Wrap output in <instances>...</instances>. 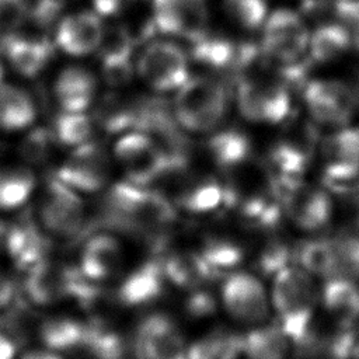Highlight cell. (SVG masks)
<instances>
[{
	"label": "cell",
	"instance_id": "cell-1",
	"mask_svg": "<svg viewBox=\"0 0 359 359\" xmlns=\"http://www.w3.org/2000/svg\"><path fill=\"white\" fill-rule=\"evenodd\" d=\"M318 296L314 276L299 265H286L273 275L271 306L293 344H302L309 335Z\"/></svg>",
	"mask_w": 359,
	"mask_h": 359
},
{
	"label": "cell",
	"instance_id": "cell-2",
	"mask_svg": "<svg viewBox=\"0 0 359 359\" xmlns=\"http://www.w3.org/2000/svg\"><path fill=\"white\" fill-rule=\"evenodd\" d=\"M111 202L118 219L129 229L143 234L161 233L177 219V210L171 201L147 185L121 182L115 185Z\"/></svg>",
	"mask_w": 359,
	"mask_h": 359
},
{
	"label": "cell",
	"instance_id": "cell-3",
	"mask_svg": "<svg viewBox=\"0 0 359 359\" xmlns=\"http://www.w3.org/2000/svg\"><path fill=\"white\" fill-rule=\"evenodd\" d=\"M229 94L226 87L210 77L188 79L177 90L174 114L182 128L189 132H210L226 116Z\"/></svg>",
	"mask_w": 359,
	"mask_h": 359
},
{
	"label": "cell",
	"instance_id": "cell-4",
	"mask_svg": "<svg viewBox=\"0 0 359 359\" xmlns=\"http://www.w3.org/2000/svg\"><path fill=\"white\" fill-rule=\"evenodd\" d=\"M114 158L128 182L150 185L160 180L174 161L160 143L150 135L135 130L122 135L114 146Z\"/></svg>",
	"mask_w": 359,
	"mask_h": 359
},
{
	"label": "cell",
	"instance_id": "cell-5",
	"mask_svg": "<svg viewBox=\"0 0 359 359\" xmlns=\"http://www.w3.org/2000/svg\"><path fill=\"white\" fill-rule=\"evenodd\" d=\"M237 104L248 121L279 123L290 112V94L283 81L243 74L237 84Z\"/></svg>",
	"mask_w": 359,
	"mask_h": 359
},
{
	"label": "cell",
	"instance_id": "cell-6",
	"mask_svg": "<svg viewBox=\"0 0 359 359\" xmlns=\"http://www.w3.org/2000/svg\"><path fill=\"white\" fill-rule=\"evenodd\" d=\"M135 70L146 86L158 93L178 90L189 79L184 50L170 41L150 42L140 52Z\"/></svg>",
	"mask_w": 359,
	"mask_h": 359
},
{
	"label": "cell",
	"instance_id": "cell-7",
	"mask_svg": "<svg viewBox=\"0 0 359 359\" xmlns=\"http://www.w3.org/2000/svg\"><path fill=\"white\" fill-rule=\"evenodd\" d=\"M86 208L80 192L57 177L48 181L39 201V219L48 233L57 237L77 234L84 223Z\"/></svg>",
	"mask_w": 359,
	"mask_h": 359
},
{
	"label": "cell",
	"instance_id": "cell-8",
	"mask_svg": "<svg viewBox=\"0 0 359 359\" xmlns=\"http://www.w3.org/2000/svg\"><path fill=\"white\" fill-rule=\"evenodd\" d=\"M282 212L293 224L306 231L323 229L332 216V202L328 194L300 181L275 187Z\"/></svg>",
	"mask_w": 359,
	"mask_h": 359
},
{
	"label": "cell",
	"instance_id": "cell-9",
	"mask_svg": "<svg viewBox=\"0 0 359 359\" xmlns=\"http://www.w3.org/2000/svg\"><path fill=\"white\" fill-rule=\"evenodd\" d=\"M310 35L303 18L292 10H276L264 22L262 52L278 63L293 65L309 48Z\"/></svg>",
	"mask_w": 359,
	"mask_h": 359
},
{
	"label": "cell",
	"instance_id": "cell-10",
	"mask_svg": "<svg viewBox=\"0 0 359 359\" xmlns=\"http://www.w3.org/2000/svg\"><path fill=\"white\" fill-rule=\"evenodd\" d=\"M224 310L237 321L258 325L262 324L271 309V297L264 283L248 272H230L220 290Z\"/></svg>",
	"mask_w": 359,
	"mask_h": 359
},
{
	"label": "cell",
	"instance_id": "cell-11",
	"mask_svg": "<svg viewBox=\"0 0 359 359\" xmlns=\"http://www.w3.org/2000/svg\"><path fill=\"white\" fill-rule=\"evenodd\" d=\"M111 175V160L102 146L90 140L73 147L57 170V178L80 194L102 189Z\"/></svg>",
	"mask_w": 359,
	"mask_h": 359
},
{
	"label": "cell",
	"instance_id": "cell-12",
	"mask_svg": "<svg viewBox=\"0 0 359 359\" xmlns=\"http://www.w3.org/2000/svg\"><path fill=\"white\" fill-rule=\"evenodd\" d=\"M304 102L317 122L344 126L353 116L358 98L352 88L341 81L313 80L306 84Z\"/></svg>",
	"mask_w": 359,
	"mask_h": 359
},
{
	"label": "cell",
	"instance_id": "cell-13",
	"mask_svg": "<svg viewBox=\"0 0 359 359\" xmlns=\"http://www.w3.org/2000/svg\"><path fill=\"white\" fill-rule=\"evenodd\" d=\"M153 20L161 32L195 42L206 35L208 4L206 0H153Z\"/></svg>",
	"mask_w": 359,
	"mask_h": 359
},
{
	"label": "cell",
	"instance_id": "cell-14",
	"mask_svg": "<svg viewBox=\"0 0 359 359\" xmlns=\"http://www.w3.org/2000/svg\"><path fill=\"white\" fill-rule=\"evenodd\" d=\"M135 348L139 359H188V345L178 325L160 313L139 324Z\"/></svg>",
	"mask_w": 359,
	"mask_h": 359
},
{
	"label": "cell",
	"instance_id": "cell-15",
	"mask_svg": "<svg viewBox=\"0 0 359 359\" xmlns=\"http://www.w3.org/2000/svg\"><path fill=\"white\" fill-rule=\"evenodd\" d=\"M25 293L38 306H52L73 297L80 273L79 269L74 271L63 264L45 258L25 269Z\"/></svg>",
	"mask_w": 359,
	"mask_h": 359
},
{
	"label": "cell",
	"instance_id": "cell-16",
	"mask_svg": "<svg viewBox=\"0 0 359 359\" xmlns=\"http://www.w3.org/2000/svg\"><path fill=\"white\" fill-rule=\"evenodd\" d=\"M101 18L94 10L76 11L63 17L56 29L57 48L73 57L98 52L105 31Z\"/></svg>",
	"mask_w": 359,
	"mask_h": 359
},
{
	"label": "cell",
	"instance_id": "cell-17",
	"mask_svg": "<svg viewBox=\"0 0 359 359\" xmlns=\"http://www.w3.org/2000/svg\"><path fill=\"white\" fill-rule=\"evenodd\" d=\"M325 178L339 187L359 175V129L348 128L328 136L323 143Z\"/></svg>",
	"mask_w": 359,
	"mask_h": 359
},
{
	"label": "cell",
	"instance_id": "cell-18",
	"mask_svg": "<svg viewBox=\"0 0 359 359\" xmlns=\"http://www.w3.org/2000/svg\"><path fill=\"white\" fill-rule=\"evenodd\" d=\"M175 175L174 199L178 206L191 213H206L226 202L224 187L208 175L185 172V164L170 168Z\"/></svg>",
	"mask_w": 359,
	"mask_h": 359
},
{
	"label": "cell",
	"instance_id": "cell-19",
	"mask_svg": "<svg viewBox=\"0 0 359 359\" xmlns=\"http://www.w3.org/2000/svg\"><path fill=\"white\" fill-rule=\"evenodd\" d=\"M95 76L81 66H67L56 77L53 91L62 111L87 112L97 97Z\"/></svg>",
	"mask_w": 359,
	"mask_h": 359
},
{
	"label": "cell",
	"instance_id": "cell-20",
	"mask_svg": "<svg viewBox=\"0 0 359 359\" xmlns=\"http://www.w3.org/2000/svg\"><path fill=\"white\" fill-rule=\"evenodd\" d=\"M122 264V248L119 241L108 233L91 236L80 254L79 269L93 282L111 278Z\"/></svg>",
	"mask_w": 359,
	"mask_h": 359
},
{
	"label": "cell",
	"instance_id": "cell-21",
	"mask_svg": "<svg viewBox=\"0 0 359 359\" xmlns=\"http://www.w3.org/2000/svg\"><path fill=\"white\" fill-rule=\"evenodd\" d=\"M321 303L330 317L342 328H351L359 321V286L353 279L334 276L325 279Z\"/></svg>",
	"mask_w": 359,
	"mask_h": 359
},
{
	"label": "cell",
	"instance_id": "cell-22",
	"mask_svg": "<svg viewBox=\"0 0 359 359\" xmlns=\"http://www.w3.org/2000/svg\"><path fill=\"white\" fill-rule=\"evenodd\" d=\"M165 280L160 261H146L122 280L118 297L126 306L147 304L163 293Z\"/></svg>",
	"mask_w": 359,
	"mask_h": 359
},
{
	"label": "cell",
	"instance_id": "cell-23",
	"mask_svg": "<svg viewBox=\"0 0 359 359\" xmlns=\"http://www.w3.org/2000/svg\"><path fill=\"white\" fill-rule=\"evenodd\" d=\"M160 264L168 282L188 290L202 287L216 276L199 251H172Z\"/></svg>",
	"mask_w": 359,
	"mask_h": 359
},
{
	"label": "cell",
	"instance_id": "cell-24",
	"mask_svg": "<svg viewBox=\"0 0 359 359\" xmlns=\"http://www.w3.org/2000/svg\"><path fill=\"white\" fill-rule=\"evenodd\" d=\"M292 344L279 323H262L243 335V355L247 359H286Z\"/></svg>",
	"mask_w": 359,
	"mask_h": 359
},
{
	"label": "cell",
	"instance_id": "cell-25",
	"mask_svg": "<svg viewBox=\"0 0 359 359\" xmlns=\"http://www.w3.org/2000/svg\"><path fill=\"white\" fill-rule=\"evenodd\" d=\"M35 118V104L24 88L6 81L0 84V130H24L34 123Z\"/></svg>",
	"mask_w": 359,
	"mask_h": 359
},
{
	"label": "cell",
	"instance_id": "cell-26",
	"mask_svg": "<svg viewBox=\"0 0 359 359\" xmlns=\"http://www.w3.org/2000/svg\"><path fill=\"white\" fill-rule=\"evenodd\" d=\"M87 323L69 316H52L38 325V337L46 349L53 352L72 351L84 346Z\"/></svg>",
	"mask_w": 359,
	"mask_h": 359
},
{
	"label": "cell",
	"instance_id": "cell-27",
	"mask_svg": "<svg viewBox=\"0 0 359 359\" xmlns=\"http://www.w3.org/2000/svg\"><path fill=\"white\" fill-rule=\"evenodd\" d=\"M36 187L35 174L24 165L0 167V209L14 210L27 203Z\"/></svg>",
	"mask_w": 359,
	"mask_h": 359
},
{
	"label": "cell",
	"instance_id": "cell-28",
	"mask_svg": "<svg viewBox=\"0 0 359 359\" xmlns=\"http://www.w3.org/2000/svg\"><path fill=\"white\" fill-rule=\"evenodd\" d=\"M208 146L210 157L223 172H229L252 158L251 144L238 130H222L210 137Z\"/></svg>",
	"mask_w": 359,
	"mask_h": 359
},
{
	"label": "cell",
	"instance_id": "cell-29",
	"mask_svg": "<svg viewBox=\"0 0 359 359\" xmlns=\"http://www.w3.org/2000/svg\"><path fill=\"white\" fill-rule=\"evenodd\" d=\"M243 355V335L215 330L188 345V359H238Z\"/></svg>",
	"mask_w": 359,
	"mask_h": 359
},
{
	"label": "cell",
	"instance_id": "cell-30",
	"mask_svg": "<svg viewBox=\"0 0 359 359\" xmlns=\"http://www.w3.org/2000/svg\"><path fill=\"white\" fill-rule=\"evenodd\" d=\"M299 266L324 279L337 275V257L332 238H313L296 250Z\"/></svg>",
	"mask_w": 359,
	"mask_h": 359
},
{
	"label": "cell",
	"instance_id": "cell-31",
	"mask_svg": "<svg viewBox=\"0 0 359 359\" xmlns=\"http://www.w3.org/2000/svg\"><path fill=\"white\" fill-rule=\"evenodd\" d=\"M351 45V32L339 24L318 27L309 41L310 55L317 62H330L342 55Z\"/></svg>",
	"mask_w": 359,
	"mask_h": 359
},
{
	"label": "cell",
	"instance_id": "cell-32",
	"mask_svg": "<svg viewBox=\"0 0 359 359\" xmlns=\"http://www.w3.org/2000/svg\"><path fill=\"white\" fill-rule=\"evenodd\" d=\"M84 348H87L97 359H123V355L126 353L121 334L101 320L87 323Z\"/></svg>",
	"mask_w": 359,
	"mask_h": 359
},
{
	"label": "cell",
	"instance_id": "cell-33",
	"mask_svg": "<svg viewBox=\"0 0 359 359\" xmlns=\"http://www.w3.org/2000/svg\"><path fill=\"white\" fill-rule=\"evenodd\" d=\"M48 56L46 46L34 39H14L7 45V59L22 76H36L48 63Z\"/></svg>",
	"mask_w": 359,
	"mask_h": 359
},
{
	"label": "cell",
	"instance_id": "cell-34",
	"mask_svg": "<svg viewBox=\"0 0 359 359\" xmlns=\"http://www.w3.org/2000/svg\"><path fill=\"white\" fill-rule=\"evenodd\" d=\"M199 254L215 275L231 271L238 266L244 258L243 248L227 238H209L203 243Z\"/></svg>",
	"mask_w": 359,
	"mask_h": 359
},
{
	"label": "cell",
	"instance_id": "cell-35",
	"mask_svg": "<svg viewBox=\"0 0 359 359\" xmlns=\"http://www.w3.org/2000/svg\"><path fill=\"white\" fill-rule=\"evenodd\" d=\"M53 130L62 144L73 149L91 140L93 121L87 112L62 111L56 118Z\"/></svg>",
	"mask_w": 359,
	"mask_h": 359
},
{
	"label": "cell",
	"instance_id": "cell-36",
	"mask_svg": "<svg viewBox=\"0 0 359 359\" xmlns=\"http://www.w3.org/2000/svg\"><path fill=\"white\" fill-rule=\"evenodd\" d=\"M337 257V275L349 279L359 278V236L344 233L332 238Z\"/></svg>",
	"mask_w": 359,
	"mask_h": 359
},
{
	"label": "cell",
	"instance_id": "cell-37",
	"mask_svg": "<svg viewBox=\"0 0 359 359\" xmlns=\"http://www.w3.org/2000/svg\"><path fill=\"white\" fill-rule=\"evenodd\" d=\"M229 15L247 29H257L266 20L265 0H223Z\"/></svg>",
	"mask_w": 359,
	"mask_h": 359
},
{
	"label": "cell",
	"instance_id": "cell-38",
	"mask_svg": "<svg viewBox=\"0 0 359 359\" xmlns=\"http://www.w3.org/2000/svg\"><path fill=\"white\" fill-rule=\"evenodd\" d=\"M102 63L130 60L132 38L125 28H105L101 46L98 49Z\"/></svg>",
	"mask_w": 359,
	"mask_h": 359
},
{
	"label": "cell",
	"instance_id": "cell-39",
	"mask_svg": "<svg viewBox=\"0 0 359 359\" xmlns=\"http://www.w3.org/2000/svg\"><path fill=\"white\" fill-rule=\"evenodd\" d=\"M187 313L195 318H203L215 313L216 310V299L215 296L202 287H196L189 290V296L185 302Z\"/></svg>",
	"mask_w": 359,
	"mask_h": 359
},
{
	"label": "cell",
	"instance_id": "cell-40",
	"mask_svg": "<svg viewBox=\"0 0 359 359\" xmlns=\"http://www.w3.org/2000/svg\"><path fill=\"white\" fill-rule=\"evenodd\" d=\"M130 63H132L130 60L102 63V74H104L105 81L112 87L126 84L132 77V65Z\"/></svg>",
	"mask_w": 359,
	"mask_h": 359
},
{
	"label": "cell",
	"instance_id": "cell-41",
	"mask_svg": "<svg viewBox=\"0 0 359 359\" xmlns=\"http://www.w3.org/2000/svg\"><path fill=\"white\" fill-rule=\"evenodd\" d=\"M133 0H93V7L101 17H114L122 13Z\"/></svg>",
	"mask_w": 359,
	"mask_h": 359
},
{
	"label": "cell",
	"instance_id": "cell-42",
	"mask_svg": "<svg viewBox=\"0 0 359 359\" xmlns=\"http://www.w3.org/2000/svg\"><path fill=\"white\" fill-rule=\"evenodd\" d=\"M15 297V289L8 276L0 271V311L10 307Z\"/></svg>",
	"mask_w": 359,
	"mask_h": 359
},
{
	"label": "cell",
	"instance_id": "cell-43",
	"mask_svg": "<svg viewBox=\"0 0 359 359\" xmlns=\"http://www.w3.org/2000/svg\"><path fill=\"white\" fill-rule=\"evenodd\" d=\"M15 356V344L13 338L0 331V359H14Z\"/></svg>",
	"mask_w": 359,
	"mask_h": 359
},
{
	"label": "cell",
	"instance_id": "cell-44",
	"mask_svg": "<svg viewBox=\"0 0 359 359\" xmlns=\"http://www.w3.org/2000/svg\"><path fill=\"white\" fill-rule=\"evenodd\" d=\"M20 359H62L57 352L50 349H32L25 352Z\"/></svg>",
	"mask_w": 359,
	"mask_h": 359
},
{
	"label": "cell",
	"instance_id": "cell-45",
	"mask_svg": "<svg viewBox=\"0 0 359 359\" xmlns=\"http://www.w3.org/2000/svg\"><path fill=\"white\" fill-rule=\"evenodd\" d=\"M348 359H359V338H356V337H355V339L352 342Z\"/></svg>",
	"mask_w": 359,
	"mask_h": 359
},
{
	"label": "cell",
	"instance_id": "cell-46",
	"mask_svg": "<svg viewBox=\"0 0 359 359\" xmlns=\"http://www.w3.org/2000/svg\"><path fill=\"white\" fill-rule=\"evenodd\" d=\"M3 83H4V66L0 62V84H3Z\"/></svg>",
	"mask_w": 359,
	"mask_h": 359
}]
</instances>
